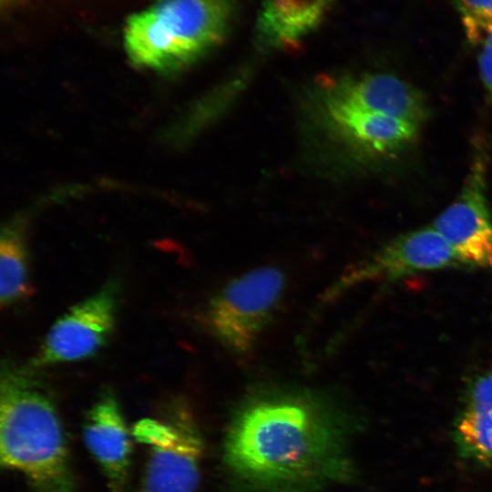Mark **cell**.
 Here are the masks:
<instances>
[{
  "label": "cell",
  "mask_w": 492,
  "mask_h": 492,
  "mask_svg": "<svg viewBox=\"0 0 492 492\" xmlns=\"http://www.w3.org/2000/svg\"><path fill=\"white\" fill-rule=\"evenodd\" d=\"M178 436L168 446L151 447L141 492H195L204 451L201 434L190 411L176 405Z\"/></svg>",
  "instance_id": "9c48e42d"
},
{
  "label": "cell",
  "mask_w": 492,
  "mask_h": 492,
  "mask_svg": "<svg viewBox=\"0 0 492 492\" xmlns=\"http://www.w3.org/2000/svg\"><path fill=\"white\" fill-rule=\"evenodd\" d=\"M453 433L464 459L479 466L492 464V370L469 384Z\"/></svg>",
  "instance_id": "7c38bea8"
},
{
  "label": "cell",
  "mask_w": 492,
  "mask_h": 492,
  "mask_svg": "<svg viewBox=\"0 0 492 492\" xmlns=\"http://www.w3.org/2000/svg\"><path fill=\"white\" fill-rule=\"evenodd\" d=\"M461 17L492 21V0H458Z\"/></svg>",
  "instance_id": "e0dca14e"
},
{
  "label": "cell",
  "mask_w": 492,
  "mask_h": 492,
  "mask_svg": "<svg viewBox=\"0 0 492 492\" xmlns=\"http://www.w3.org/2000/svg\"><path fill=\"white\" fill-rule=\"evenodd\" d=\"M134 438L151 447L165 446L172 443L178 436V424L171 413L168 422L144 418L132 429Z\"/></svg>",
  "instance_id": "9a60e30c"
},
{
  "label": "cell",
  "mask_w": 492,
  "mask_h": 492,
  "mask_svg": "<svg viewBox=\"0 0 492 492\" xmlns=\"http://www.w3.org/2000/svg\"><path fill=\"white\" fill-rule=\"evenodd\" d=\"M28 254L21 231L5 228L0 241V302L10 305L30 294Z\"/></svg>",
  "instance_id": "5bb4252c"
},
{
  "label": "cell",
  "mask_w": 492,
  "mask_h": 492,
  "mask_svg": "<svg viewBox=\"0 0 492 492\" xmlns=\"http://www.w3.org/2000/svg\"><path fill=\"white\" fill-rule=\"evenodd\" d=\"M462 266L447 241L432 227L395 237L370 258L353 267L328 296L367 282L396 281L415 273Z\"/></svg>",
  "instance_id": "5b68a950"
},
{
  "label": "cell",
  "mask_w": 492,
  "mask_h": 492,
  "mask_svg": "<svg viewBox=\"0 0 492 492\" xmlns=\"http://www.w3.org/2000/svg\"><path fill=\"white\" fill-rule=\"evenodd\" d=\"M324 108L380 113L417 126L427 114L418 90L393 75L381 73L333 82L325 91Z\"/></svg>",
  "instance_id": "ba28073f"
},
{
  "label": "cell",
  "mask_w": 492,
  "mask_h": 492,
  "mask_svg": "<svg viewBox=\"0 0 492 492\" xmlns=\"http://www.w3.org/2000/svg\"><path fill=\"white\" fill-rule=\"evenodd\" d=\"M338 411L322 393L266 385L239 405L224 456L243 480L270 489L320 481L338 456Z\"/></svg>",
  "instance_id": "6da1fadb"
},
{
  "label": "cell",
  "mask_w": 492,
  "mask_h": 492,
  "mask_svg": "<svg viewBox=\"0 0 492 492\" xmlns=\"http://www.w3.org/2000/svg\"><path fill=\"white\" fill-rule=\"evenodd\" d=\"M336 131L364 152L392 154L408 147L417 125L392 116L353 109L325 110Z\"/></svg>",
  "instance_id": "8fae6325"
},
{
  "label": "cell",
  "mask_w": 492,
  "mask_h": 492,
  "mask_svg": "<svg viewBox=\"0 0 492 492\" xmlns=\"http://www.w3.org/2000/svg\"><path fill=\"white\" fill-rule=\"evenodd\" d=\"M333 1L264 0L258 36L272 47H295L320 25Z\"/></svg>",
  "instance_id": "4fadbf2b"
},
{
  "label": "cell",
  "mask_w": 492,
  "mask_h": 492,
  "mask_svg": "<svg viewBox=\"0 0 492 492\" xmlns=\"http://www.w3.org/2000/svg\"><path fill=\"white\" fill-rule=\"evenodd\" d=\"M83 439L106 477L110 492H125L131 443L121 409L111 393L102 394L87 411Z\"/></svg>",
  "instance_id": "30bf717a"
},
{
  "label": "cell",
  "mask_w": 492,
  "mask_h": 492,
  "mask_svg": "<svg viewBox=\"0 0 492 492\" xmlns=\"http://www.w3.org/2000/svg\"><path fill=\"white\" fill-rule=\"evenodd\" d=\"M117 299L118 287L108 282L68 309L48 331L33 365L79 361L96 354L113 331Z\"/></svg>",
  "instance_id": "8992f818"
},
{
  "label": "cell",
  "mask_w": 492,
  "mask_h": 492,
  "mask_svg": "<svg viewBox=\"0 0 492 492\" xmlns=\"http://www.w3.org/2000/svg\"><path fill=\"white\" fill-rule=\"evenodd\" d=\"M483 169L476 165L458 198L432 227L447 241L462 266L492 270V218L484 195Z\"/></svg>",
  "instance_id": "52a82bcc"
},
{
  "label": "cell",
  "mask_w": 492,
  "mask_h": 492,
  "mask_svg": "<svg viewBox=\"0 0 492 492\" xmlns=\"http://www.w3.org/2000/svg\"><path fill=\"white\" fill-rule=\"evenodd\" d=\"M283 273L260 267L229 282L209 302L206 323L229 352L245 356L252 352L282 298Z\"/></svg>",
  "instance_id": "277c9868"
},
{
  "label": "cell",
  "mask_w": 492,
  "mask_h": 492,
  "mask_svg": "<svg viewBox=\"0 0 492 492\" xmlns=\"http://www.w3.org/2000/svg\"><path fill=\"white\" fill-rule=\"evenodd\" d=\"M0 457L35 492H73L67 439L48 394L29 376L6 370L0 393Z\"/></svg>",
  "instance_id": "7a4b0ae2"
},
{
  "label": "cell",
  "mask_w": 492,
  "mask_h": 492,
  "mask_svg": "<svg viewBox=\"0 0 492 492\" xmlns=\"http://www.w3.org/2000/svg\"><path fill=\"white\" fill-rule=\"evenodd\" d=\"M233 12L232 0H158L127 21L126 51L139 67L181 69L223 40Z\"/></svg>",
  "instance_id": "3957f363"
},
{
  "label": "cell",
  "mask_w": 492,
  "mask_h": 492,
  "mask_svg": "<svg viewBox=\"0 0 492 492\" xmlns=\"http://www.w3.org/2000/svg\"><path fill=\"white\" fill-rule=\"evenodd\" d=\"M477 46H481L478 57L481 78L492 94V25L486 31Z\"/></svg>",
  "instance_id": "2e32d148"
}]
</instances>
